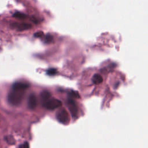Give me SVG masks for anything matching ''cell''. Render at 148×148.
<instances>
[{"label": "cell", "mask_w": 148, "mask_h": 148, "mask_svg": "<svg viewBox=\"0 0 148 148\" xmlns=\"http://www.w3.org/2000/svg\"><path fill=\"white\" fill-rule=\"evenodd\" d=\"M37 105V99L34 94H31L28 99V106L30 109H34Z\"/></svg>", "instance_id": "5b68a950"}, {"label": "cell", "mask_w": 148, "mask_h": 148, "mask_svg": "<svg viewBox=\"0 0 148 148\" xmlns=\"http://www.w3.org/2000/svg\"><path fill=\"white\" fill-rule=\"evenodd\" d=\"M19 147H24V148H25V147H29V145H28V143L25 142V143H24V144L20 145Z\"/></svg>", "instance_id": "9a60e30c"}, {"label": "cell", "mask_w": 148, "mask_h": 148, "mask_svg": "<svg viewBox=\"0 0 148 148\" xmlns=\"http://www.w3.org/2000/svg\"><path fill=\"white\" fill-rule=\"evenodd\" d=\"M92 82L95 84H98L103 82V78L99 74H95L92 79Z\"/></svg>", "instance_id": "9c48e42d"}, {"label": "cell", "mask_w": 148, "mask_h": 148, "mask_svg": "<svg viewBox=\"0 0 148 148\" xmlns=\"http://www.w3.org/2000/svg\"><path fill=\"white\" fill-rule=\"evenodd\" d=\"M68 103L69 105V111L72 116L73 117H76L78 113V109L77 105L75 103V101L72 99H68Z\"/></svg>", "instance_id": "277c9868"}, {"label": "cell", "mask_w": 148, "mask_h": 148, "mask_svg": "<svg viewBox=\"0 0 148 148\" xmlns=\"http://www.w3.org/2000/svg\"><path fill=\"white\" fill-rule=\"evenodd\" d=\"M69 96L71 98H78L80 97V95L78 94V92L75 91H72L71 92H70L69 93Z\"/></svg>", "instance_id": "7c38bea8"}, {"label": "cell", "mask_w": 148, "mask_h": 148, "mask_svg": "<svg viewBox=\"0 0 148 148\" xmlns=\"http://www.w3.org/2000/svg\"><path fill=\"white\" fill-rule=\"evenodd\" d=\"M43 35V32L42 31H38L34 34V36L36 38H40Z\"/></svg>", "instance_id": "5bb4252c"}, {"label": "cell", "mask_w": 148, "mask_h": 148, "mask_svg": "<svg viewBox=\"0 0 148 148\" xmlns=\"http://www.w3.org/2000/svg\"><path fill=\"white\" fill-rule=\"evenodd\" d=\"M57 69H55V68H49L46 73L48 75H50V76H53V75H55L56 73H57Z\"/></svg>", "instance_id": "8fae6325"}, {"label": "cell", "mask_w": 148, "mask_h": 148, "mask_svg": "<svg viewBox=\"0 0 148 148\" xmlns=\"http://www.w3.org/2000/svg\"><path fill=\"white\" fill-rule=\"evenodd\" d=\"M24 95V90L12 89V91H11L8 95V101L12 105L17 106L21 103Z\"/></svg>", "instance_id": "6da1fadb"}, {"label": "cell", "mask_w": 148, "mask_h": 148, "mask_svg": "<svg viewBox=\"0 0 148 148\" xmlns=\"http://www.w3.org/2000/svg\"><path fill=\"white\" fill-rule=\"evenodd\" d=\"M13 26L16 28L18 31H24L32 27V25L28 23H14L13 24Z\"/></svg>", "instance_id": "52a82bcc"}, {"label": "cell", "mask_w": 148, "mask_h": 148, "mask_svg": "<svg viewBox=\"0 0 148 148\" xmlns=\"http://www.w3.org/2000/svg\"><path fill=\"white\" fill-rule=\"evenodd\" d=\"M50 97H51V94L50 93L49 91L47 90H44L41 92L40 98L43 106L45 105L46 102L50 98Z\"/></svg>", "instance_id": "ba28073f"}, {"label": "cell", "mask_w": 148, "mask_h": 148, "mask_svg": "<svg viewBox=\"0 0 148 148\" xmlns=\"http://www.w3.org/2000/svg\"><path fill=\"white\" fill-rule=\"evenodd\" d=\"M13 16L14 17L17 18H20V19H24L27 17V15L23 13H20V12H16L13 14Z\"/></svg>", "instance_id": "30bf717a"}, {"label": "cell", "mask_w": 148, "mask_h": 148, "mask_svg": "<svg viewBox=\"0 0 148 148\" xmlns=\"http://www.w3.org/2000/svg\"><path fill=\"white\" fill-rule=\"evenodd\" d=\"M62 105V102L56 98L49 99L45 104L44 106L48 110H54Z\"/></svg>", "instance_id": "3957f363"}, {"label": "cell", "mask_w": 148, "mask_h": 148, "mask_svg": "<svg viewBox=\"0 0 148 148\" xmlns=\"http://www.w3.org/2000/svg\"><path fill=\"white\" fill-rule=\"evenodd\" d=\"M53 36L51 35L50 34H47L46 35V36H45V42L46 43H50L53 41Z\"/></svg>", "instance_id": "4fadbf2b"}, {"label": "cell", "mask_w": 148, "mask_h": 148, "mask_svg": "<svg viewBox=\"0 0 148 148\" xmlns=\"http://www.w3.org/2000/svg\"><path fill=\"white\" fill-rule=\"evenodd\" d=\"M29 87V85L25 83L22 82H16L12 86V89L13 90H24L25 91Z\"/></svg>", "instance_id": "8992f818"}, {"label": "cell", "mask_w": 148, "mask_h": 148, "mask_svg": "<svg viewBox=\"0 0 148 148\" xmlns=\"http://www.w3.org/2000/svg\"><path fill=\"white\" fill-rule=\"evenodd\" d=\"M56 117L58 121L62 124H67L69 121V116L68 113L64 109L59 110L57 113Z\"/></svg>", "instance_id": "7a4b0ae2"}]
</instances>
